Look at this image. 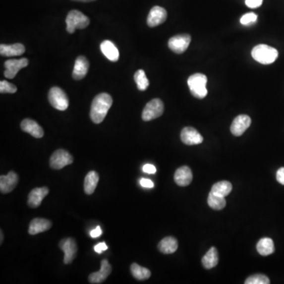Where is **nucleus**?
I'll return each instance as SVG.
<instances>
[{
	"mask_svg": "<svg viewBox=\"0 0 284 284\" xmlns=\"http://www.w3.org/2000/svg\"><path fill=\"white\" fill-rule=\"evenodd\" d=\"M113 102V98L108 93H101L95 97L90 111V118L94 123H101L105 120Z\"/></svg>",
	"mask_w": 284,
	"mask_h": 284,
	"instance_id": "f257e3e1",
	"label": "nucleus"
},
{
	"mask_svg": "<svg viewBox=\"0 0 284 284\" xmlns=\"http://www.w3.org/2000/svg\"><path fill=\"white\" fill-rule=\"evenodd\" d=\"M278 51L269 45H257L252 50L253 59L264 65L273 63L278 58Z\"/></svg>",
	"mask_w": 284,
	"mask_h": 284,
	"instance_id": "f03ea898",
	"label": "nucleus"
},
{
	"mask_svg": "<svg viewBox=\"0 0 284 284\" xmlns=\"http://www.w3.org/2000/svg\"><path fill=\"white\" fill-rule=\"evenodd\" d=\"M207 77L203 74H193L188 78L187 84L189 90L191 92L192 95L196 98H205L208 94L207 88Z\"/></svg>",
	"mask_w": 284,
	"mask_h": 284,
	"instance_id": "7ed1b4c3",
	"label": "nucleus"
},
{
	"mask_svg": "<svg viewBox=\"0 0 284 284\" xmlns=\"http://www.w3.org/2000/svg\"><path fill=\"white\" fill-rule=\"evenodd\" d=\"M66 31L74 33L76 29H83L90 23V20L79 10H73L69 12L66 18Z\"/></svg>",
	"mask_w": 284,
	"mask_h": 284,
	"instance_id": "20e7f679",
	"label": "nucleus"
},
{
	"mask_svg": "<svg viewBox=\"0 0 284 284\" xmlns=\"http://www.w3.org/2000/svg\"><path fill=\"white\" fill-rule=\"evenodd\" d=\"M165 111L164 103L160 99H153L145 105V109L142 112V119L145 122L151 121L155 118H159L162 115Z\"/></svg>",
	"mask_w": 284,
	"mask_h": 284,
	"instance_id": "39448f33",
	"label": "nucleus"
},
{
	"mask_svg": "<svg viewBox=\"0 0 284 284\" xmlns=\"http://www.w3.org/2000/svg\"><path fill=\"white\" fill-rule=\"evenodd\" d=\"M51 105L58 111H65L69 106V100L65 92L58 87H53L49 93Z\"/></svg>",
	"mask_w": 284,
	"mask_h": 284,
	"instance_id": "423d86ee",
	"label": "nucleus"
},
{
	"mask_svg": "<svg viewBox=\"0 0 284 284\" xmlns=\"http://www.w3.org/2000/svg\"><path fill=\"white\" fill-rule=\"evenodd\" d=\"M74 162V158L64 149H58L55 152L50 158V167L55 170H60L64 167L71 165Z\"/></svg>",
	"mask_w": 284,
	"mask_h": 284,
	"instance_id": "0eeeda50",
	"label": "nucleus"
},
{
	"mask_svg": "<svg viewBox=\"0 0 284 284\" xmlns=\"http://www.w3.org/2000/svg\"><path fill=\"white\" fill-rule=\"evenodd\" d=\"M190 42H191V37L189 34L174 36L169 40V49L177 54H182L187 50Z\"/></svg>",
	"mask_w": 284,
	"mask_h": 284,
	"instance_id": "6e6552de",
	"label": "nucleus"
},
{
	"mask_svg": "<svg viewBox=\"0 0 284 284\" xmlns=\"http://www.w3.org/2000/svg\"><path fill=\"white\" fill-rule=\"evenodd\" d=\"M28 65H29V60L26 58L6 60L4 63L5 66L4 76L9 79H13L21 69L26 67Z\"/></svg>",
	"mask_w": 284,
	"mask_h": 284,
	"instance_id": "1a4fd4ad",
	"label": "nucleus"
},
{
	"mask_svg": "<svg viewBox=\"0 0 284 284\" xmlns=\"http://www.w3.org/2000/svg\"><path fill=\"white\" fill-rule=\"evenodd\" d=\"M60 249L64 252V264L69 265L77 256V246L72 238H63L59 242Z\"/></svg>",
	"mask_w": 284,
	"mask_h": 284,
	"instance_id": "9d476101",
	"label": "nucleus"
},
{
	"mask_svg": "<svg viewBox=\"0 0 284 284\" xmlns=\"http://www.w3.org/2000/svg\"><path fill=\"white\" fill-rule=\"evenodd\" d=\"M251 125V118L246 114H240L234 118L230 126V132L236 137L242 136Z\"/></svg>",
	"mask_w": 284,
	"mask_h": 284,
	"instance_id": "9b49d317",
	"label": "nucleus"
},
{
	"mask_svg": "<svg viewBox=\"0 0 284 284\" xmlns=\"http://www.w3.org/2000/svg\"><path fill=\"white\" fill-rule=\"evenodd\" d=\"M168 13L165 8L156 6L152 8L147 18V24L149 27H156L166 21Z\"/></svg>",
	"mask_w": 284,
	"mask_h": 284,
	"instance_id": "f8f14e48",
	"label": "nucleus"
},
{
	"mask_svg": "<svg viewBox=\"0 0 284 284\" xmlns=\"http://www.w3.org/2000/svg\"><path fill=\"white\" fill-rule=\"evenodd\" d=\"M181 140L185 145H195L203 142V137L195 128L185 127L181 132Z\"/></svg>",
	"mask_w": 284,
	"mask_h": 284,
	"instance_id": "ddd939ff",
	"label": "nucleus"
},
{
	"mask_svg": "<svg viewBox=\"0 0 284 284\" xmlns=\"http://www.w3.org/2000/svg\"><path fill=\"white\" fill-rule=\"evenodd\" d=\"M112 271H113V269H112L110 264L109 263V261L106 259L103 260L101 261V267L100 271L89 275V283L92 284H102L109 277Z\"/></svg>",
	"mask_w": 284,
	"mask_h": 284,
	"instance_id": "4468645a",
	"label": "nucleus"
},
{
	"mask_svg": "<svg viewBox=\"0 0 284 284\" xmlns=\"http://www.w3.org/2000/svg\"><path fill=\"white\" fill-rule=\"evenodd\" d=\"M18 182V176L14 171H10L7 175L0 176V191L8 193L16 187Z\"/></svg>",
	"mask_w": 284,
	"mask_h": 284,
	"instance_id": "2eb2a0df",
	"label": "nucleus"
},
{
	"mask_svg": "<svg viewBox=\"0 0 284 284\" xmlns=\"http://www.w3.org/2000/svg\"><path fill=\"white\" fill-rule=\"evenodd\" d=\"M49 190L47 187L35 188L28 196V205L29 207H39L42 203L43 200L49 194Z\"/></svg>",
	"mask_w": 284,
	"mask_h": 284,
	"instance_id": "dca6fc26",
	"label": "nucleus"
},
{
	"mask_svg": "<svg viewBox=\"0 0 284 284\" xmlns=\"http://www.w3.org/2000/svg\"><path fill=\"white\" fill-rule=\"evenodd\" d=\"M174 182L179 186H187L191 183L193 174L189 167H181L176 170L174 175Z\"/></svg>",
	"mask_w": 284,
	"mask_h": 284,
	"instance_id": "f3484780",
	"label": "nucleus"
},
{
	"mask_svg": "<svg viewBox=\"0 0 284 284\" xmlns=\"http://www.w3.org/2000/svg\"><path fill=\"white\" fill-rule=\"evenodd\" d=\"M89 62L85 57H77L73 70V78L75 80L83 79L89 71Z\"/></svg>",
	"mask_w": 284,
	"mask_h": 284,
	"instance_id": "a211bd4d",
	"label": "nucleus"
},
{
	"mask_svg": "<svg viewBox=\"0 0 284 284\" xmlns=\"http://www.w3.org/2000/svg\"><path fill=\"white\" fill-rule=\"evenodd\" d=\"M21 129L36 138H41L44 136L42 127L34 120L25 118L21 122Z\"/></svg>",
	"mask_w": 284,
	"mask_h": 284,
	"instance_id": "6ab92c4d",
	"label": "nucleus"
},
{
	"mask_svg": "<svg viewBox=\"0 0 284 284\" xmlns=\"http://www.w3.org/2000/svg\"><path fill=\"white\" fill-rule=\"evenodd\" d=\"M53 226V224L49 220L44 218H35L30 223L29 227V234L35 235L39 233L49 230Z\"/></svg>",
	"mask_w": 284,
	"mask_h": 284,
	"instance_id": "aec40b11",
	"label": "nucleus"
},
{
	"mask_svg": "<svg viewBox=\"0 0 284 284\" xmlns=\"http://www.w3.org/2000/svg\"><path fill=\"white\" fill-rule=\"evenodd\" d=\"M101 50L108 59L112 62L118 61L119 58V53H118L117 47L114 45V43L108 40L103 41L101 45Z\"/></svg>",
	"mask_w": 284,
	"mask_h": 284,
	"instance_id": "412c9836",
	"label": "nucleus"
},
{
	"mask_svg": "<svg viewBox=\"0 0 284 284\" xmlns=\"http://www.w3.org/2000/svg\"><path fill=\"white\" fill-rule=\"evenodd\" d=\"M25 47L21 44L0 45V54L4 57H19L25 53Z\"/></svg>",
	"mask_w": 284,
	"mask_h": 284,
	"instance_id": "4be33fe9",
	"label": "nucleus"
},
{
	"mask_svg": "<svg viewBox=\"0 0 284 284\" xmlns=\"http://www.w3.org/2000/svg\"><path fill=\"white\" fill-rule=\"evenodd\" d=\"M178 241L174 237H166L161 240L158 245V249L161 253L165 254H171L178 249Z\"/></svg>",
	"mask_w": 284,
	"mask_h": 284,
	"instance_id": "5701e85b",
	"label": "nucleus"
},
{
	"mask_svg": "<svg viewBox=\"0 0 284 284\" xmlns=\"http://www.w3.org/2000/svg\"><path fill=\"white\" fill-rule=\"evenodd\" d=\"M99 182V174L97 172L92 170L88 173L85 176V181H84V189L88 195L93 194L95 189L97 188V184Z\"/></svg>",
	"mask_w": 284,
	"mask_h": 284,
	"instance_id": "b1692460",
	"label": "nucleus"
},
{
	"mask_svg": "<svg viewBox=\"0 0 284 284\" xmlns=\"http://www.w3.org/2000/svg\"><path fill=\"white\" fill-rule=\"evenodd\" d=\"M219 262L218 251L217 248L212 247L202 258V265L206 269L217 266Z\"/></svg>",
	"mask_w": 284,
	"mask_h": 284,
	"instance_id": "393cba45",
	"label": "nucleus"
},
{
	"mask_svg": "<svg viewBox=\"0 0 284 284\" xmlns=\"http://www.w3.org/2000/svg\"><path fill=\"white\" fill-rule=\"evenodd\" d=\"M257 250L261 256H269L274 253L275 246L273 239L263 238L257 244Z\"/></svg>",
	"mask_w": 284,
	"mask_h": 284,
	"instance_id": "a878e982",
	"label": "nucleus"
},
{
	"mask_svg": "<svg viewBox=\"0 0 284 284\" xmlns=\"http://www.w3.org/2000/svg\"><path fill=\"white\" fill-rule=\"evenodd\" d=\"M231 183L228 181H221V182H217L212 186V189H211V191L214 193L215 194L224 197L229 195V193L231 192Z\"/></svg>",
	"mask_w": 284,
	"mask_h": 284,
	"instance_id": "bb28decb",
	"label": "nucleus"
},
{
	"mask_svg": "<svg viewBox=\"0 0 284 284\" xmlns=\"http://www.w3.org/2000/svg\"><path fill=\"white\" fill-rule=\"evenodd\" d=\"M130 271H131L133 277L137 281H145L151 277V272L149 269L145 267L140 266L136 263L132 264L130 266Z\"/></svg>",
	"mask_w": 284,
	"mask_h": 284,
	"instance_id": "cd10ccee",
	"label": "nucleus"
},
{
	"mask_svg": "<svg viewBox=\"0 0 284 284\" xmlns=\"http://www.w3.org/2000/svg\"><path fill=\"white\" fill-rule=\"evenodd\" d=\"M208 204H209V207L214 210H222L226 206L227 202L225 197L217 195L211 191L208 197Z\"/></svg>",
	"mask_w": 284,
	"mask_h": 284,
	"instance_id": "c85d7f7f",
	"label": "nucleus"
},
{
	"mask_svg": "<svg viewBox=\"0 0 284 284\" xmlns=\"http://www.w3.org/2000/svg\"><path fill=\"white\" fill-rule=\"evenodd\" d=\"M134 81L140 91H145L149 85V81L143 70H138L134 74Z\"/></svg>",
	"mask_w": 284,
	"mask_h": 284,
	"instance_id": "c756f323",
	"label": "nucleus"
},
{
	"mask_svg": "<svg viewBox=\"0 0 284 284\" xmlns=\"http://www.w3.org/2000/svg\"><path fill=\"white\" fill-rule=\"evenodd\" d=\"M246 284H269L270 280L265 275L257 274L253 275L251 277H248L245 281Z\"/></svg>",
	"mask_w": 284,
	"mask_h": 284,
	"instance_id": "7c9ffc66",
	"label": "nucleus"
},
{
	"mask_svg": "<svg viewBox=\"0 0 284 284\" xmlns=\"http://www.w3.org/2000/svg\"><path fill=\"white\" fill-rule=\"evenodd\" d=\"M17 92V87L14 84L10 83L6 81H1L0 82V93H14Z\"/></svg>",
	"mask_w": 284,
	"mask_h": 284,
	"instance_id": "2f4dec72",
	"label": "nucleus"
},
{
	"mask_svg": "<svg viewBox=\"0 0 284 284\" xmlns=\"http://www.w3.org/2000/svg\"><path fill=\"white\" fill-rule=\"evenodd\" d=\"M257 15L254 13H248V14H244L240 20V22L242 25H249L251 24L254 23L257 21Z\"/></svg>",
	"mask_w": 284,
	"mask_h": 284,
	"instance_id": "473e14b6",
	"label": "nucleus"
},
{
	"mask_svg": "<svg viewBox=\"0 0 284 284\" xmlns=\"http://www.w3.org/2000/svg\"><path fill=\"white\" fill-rule=\"evenodd\" d=\"M263 0H246V5L249 8H257L261 6Z\"/></svg>",
	"mask_w": 284,
	"mask_h": 284,
	"instance_id": "72a5a7b5",
	"label": "nucleus"
},
{
	"mask_svg": "<svg viewBox=\"0 0 284 284\" xmlns=\"http://www.w3.org/2000/svg\"><path fill=\"white\" fill-rule=\"evenodd\" d=\"M108 246H107L105 242H101V243L97 244L94 246V250L97 252V253H102L104 251H106L108 249Z\"/></svg>",
	"mask_w": 284,
	"mask_h": 284,
	"instance_id": "f704fd0d",
	"label": "nucleus"
},
{
	"mask_svg": "<svg viewBox=\"0 0 284 284\" xmlns=\"http://www.w3.org/2000/svg\"><path fill=\"white\" fill-rule=\"evenodd\" d=\"M142 170H143V171L145 172V173H147V174H155V173L157 172L156 167L153 166V165H144Z\"/></svg>",
	"mask_w": 284,
	"mask_h": 284,
	"instance_id": "c9c22d12",
	"label": "nucleus"
},
{
	"mask_svg": "<svg viewBox=\"0 0 284 284\" xmlns=\"http://www.w3.org/2000/svg\"><path fill=\"white\" fill-rule=\"evenodd\" d=\"M140 183H141V186H143V187H154V183H153V181L150 179H147V178H141V179L140 180Z\"/></svg>",
	"mask_w": 284,
	"mask_h": 284,
	"instance_id": "e433bc0d",
	"label": "nucleus"
},
{
	"mask_svg": "<svg viewBox=\"0 0 284 284\" xmlns=\"http://www.w3.org/2000/svg\"><path fill=\"white\" fill-rule=\"evenodd\" d=\"M277 179L284 186V168H281L277 172Z\"/></svg>",
	"mask_w": 284,
	"mask_h": 284,
	"instance_id": "4c0bfd02",
	"label": "nucleus"
},
{
	"mask_svg": "<svg viewBox=\"0 0 284 284\" xmlns=\"http://www.w3.org/2000/svg\"><path fill=\"white\" fill-rule=\"evenodd\" d=\"M101 234H102V230H101V227L100 226L97 227L95 228L94 230L90 232V236L93 238H98Z\"/></svg>",
	"mask_w": 284,
	"mask_h": 284,
	"instance_id": "58836bf2",
	"label": "nucleus"
},
{
	"mask_svg": "<svg viewBox=\"0 0 284 284\" xmlns=\"http://www.w3.org/2000/svg\"><path fill=\"white\" fill-rule=\"evenodd\" d=\"M73 1H77V2H93V1H96V0H73Z\"/></svg>",
	"mask_w": 284,
	"mask_h": 284,
	"instance_id": "ea45409f",
	"label": "nucleus"
},
{
	"mask_svg": "<svg viewBox=\"0 0 284 284\" xmlns=\"http://www.w3.org/2000/svg\"><path fill=\"white\" fill-rule=\"evenodd\" d=\"M0 234H1V241H0V242H1V243L0 244H2V240H3V234H2V230H1V231H0Z\"/></svg>",
	"mask_w": 284,
	"mask_h": 284,
	"instance_id": "a19ab883",
	"label": "nucleus"
}]
</instances>
